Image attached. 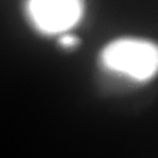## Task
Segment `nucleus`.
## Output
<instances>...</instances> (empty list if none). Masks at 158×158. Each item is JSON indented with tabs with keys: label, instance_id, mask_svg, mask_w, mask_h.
I'll return each instance as SVG.
<instances>
[{
	"label": "nucleus",
	"instance_id": "2",
	"mask_svg": "<svg viewBox=\"0 0 158 158\" xmlns=\"http://www.w3.org/2000/svg\"><path fill=\"white\" fill-rule=\"evenodd\" d=\"M82 0H29L33 23L45 33H60L73 27L82 15Z\"/></svg>",
	"mask_w": 158,
	"mask_h": 158
},
{
	"label": "nucleus",
	"instance_id": "1",
	"mask_svg": "<svg viewBox=\"0 0 158 158\" xmlns=\"http://www.w3.org/2000/svg\"><path fill=\"white\" fill-rule=\"evenodd\" d=\"M101 59L106 68L137 81L152 79L157 73V46L144 40H116L103 49Z\"/></svg>",
	"mask_w": 158,
	"mask_h": 158
},
{
	"label": "nucleus",
	"instance_id": "3",
	"mask_svg": "<svg viewBox=\"0 0 158 158\" xmlns=\"http://www.w3.org/2000/svg\"><path fill=\"white\" fill-rule=\"evenodd\" d=\"M59 42H60V46L63 47V48H67V49H70V48H74L75 46L79 45L80 42V39L79 38H76V36H74V35H63L61 36V39L59 40Z\"/></svg>",
	"mask_w": 158,
	"mask_h": 158
}]
</instances>
